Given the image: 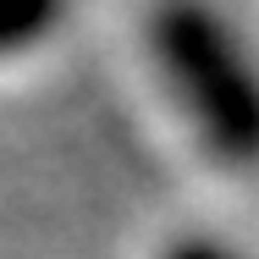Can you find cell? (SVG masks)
I'll return each mask as SVG.
<instances>
[{
	"label": "cell",
	"mask_w": 259,
	"mask_h": 259,
	"mask_svg": "<svg viewBox=\"0 0 259 259\" xmlns=\"http://www.w3.org/2000/svg\"><path fill=\"white\" fill-rule=\"evenodd\" d=\"M160 259H237V254L226 243H215V237H177V243H165Z\"/></svg>",
	"instance_id": "3"
},
{
	"label": "cell",
	"mask_w": 259,
	"mask_h": 259,
	"mask_svg": "<svg viewBox=\"0 0 259 259\" xmlns=\"http://www.w3.org/2000/svg\"><path fill=\"white\" fill-rule=\"evenodd\" d=\"M149 45L199 138L226 165H259V66L232 28L199 0H165L149 22Z\"/></svg>",
	"instance_id": "1"
},
{
	"label": "cell",
	"mask_w": 259,
	"mask_h": 259,
	"mask_svg": "<svg viewBox=\"0 0 259 259\" xmlns=\"http://www.w3.org/2000/svg\"><path fill=\"white\" fill-rule=\"evenodd\" d=\"M72 0H0V61L28 55L66 22Z\"/></svg>",
	"instance_id": "2"
}]
</instances>
